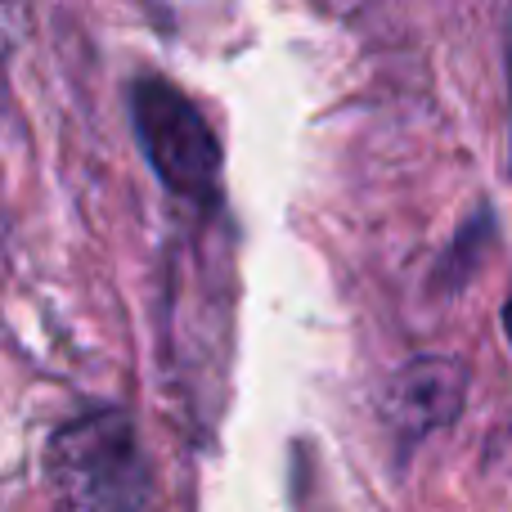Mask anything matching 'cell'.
<instances>
[{"label": "cell", "mask_w": 512, "mask_h": 512, "mask_svg": "<svg viewBox=\"0 0 512 512\" xmlns=\"http://www.w3.org/2000/svg\"><path fill=\"white\" fill-rule=\"evenodd\" d=\"M54 512H144L149 463L131 418L99 409L68 423L50 445Z\"/></svg>", "instance_id": "1"}, {"label": "cell", "mask_w": 512, "mask_h": 512, "mask_svg": "<svg viewBox=\"0 0 512 512\" xmlns=\"http://www.w3.org/2000/svg\"><path fill=\"white\" fill-rule=\"evenodd\" d=\"M135 131L144 140L149 167L171 194L189 203H216L221 194V144L194 104L171 81H135Z\"/></svg>", "instance_id": "2"}, {"label": "cell", "mask_w": 512, "mask_h": 512, "mask_svg": "<svg viewBox=\"0 0 512 512\" xmlns=\"http://www.w3.org/2000/svg\"><path fill=\"white\" fill-rule=\"evenodd\" d=\"M463 405V369L454 360H418L391 387V409H396L400 432L423 436L427 427H441L459 414Z\"/></svg>", "instance_id": "3"}, {"label": "cell", "mask_w": 512, "mask_h": 512, "mask_svg": "<svg viewBox=\"0 0 512 512\" xmlns=\"http://www.w3.org/2000/svg\"><path fill=\"white\" fill-rule=\"evenodd\" d=\"M504 333H508V342H512V297L504 301Z\"/></svg>", "instance_id": "4"}]
</instances>
